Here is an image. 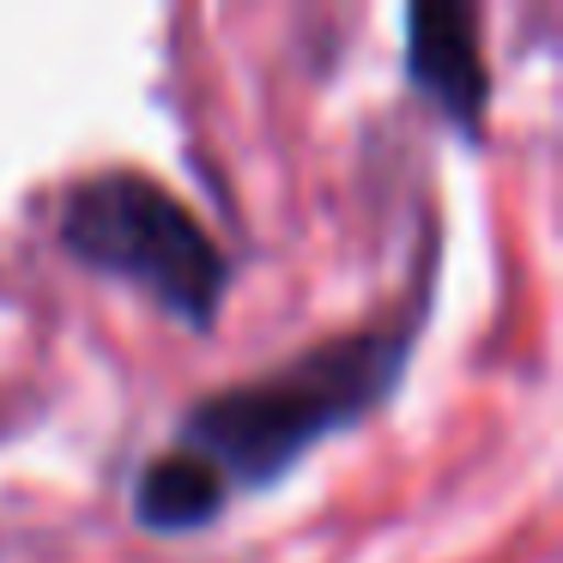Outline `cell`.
I'll list each match as a JSON object with an SVG mask.
<instances>
[{
  "label": "cell",
  "instance_id": "1",
  "mask_svg": "<svg viewBox=\"0 0 563 563\" xmlns=\"http://www.w3.org/2000/svg\"><path fill=\"white\" fill-rule=\"evenodd\" d=\"M400 357L406 333H345L333 345H316L273 376L236 382V388L200 400L188 412L183 449L200 454L224 485L273 478L316 437L352 424L369 400H382V388L400 376Z\"/></svg>",
  "mask_w": 563,
  "mask_h": 563
},
{
  "label": "cell",
  "instance_id": "2",
  "mask_svg": "<svg viewBox=\"0 0 563 563\" xmlns=\"http://www.w3.org/2000/svg\"><path fill=\"white\" fill-rule=\"evenodd\" d=\"M62 243L86 267L140 285L158 309L188 328H207L224 303V255L207 224L146 170H98L67 188Z\"/></svg>",
  "mask_w": 563,
  "mask_h": 563
},
{
  "label": "cell",
  "instance_id": "3",
  "mask_svg": "<svg viewBox=\"0 0 563 563\" xmlns=\"http://www.w3.org/2000/svg\"><path fill=\"white\" fill-rule=\"evenodd\" d=\"M406 62H412V79L454 115L461 128H478L490 98L485 79V55H478V19L461 13V7H412L406 13Z\"/></svg>",
  "mask_w": 563,
  "mask_h": 563
},
{
  "label": "cell",
  "instance_id": "4",
  "mask_svg": "<svg viewBox=\"0 0 563 563\" xmlns=\"http://www.w3.org/2000/svg\"><path fill=\"white\" fill-rule=\"evenodd\" d=\"M224 490L231 485H224L200 454H188L183 442H176V449H164L158 461H146V473H140V521L188 533V527L212 521V515L224 509Z\"/></svg>",
  "mask_w": 563,
  "mask_h": 563
}]
</instances>
